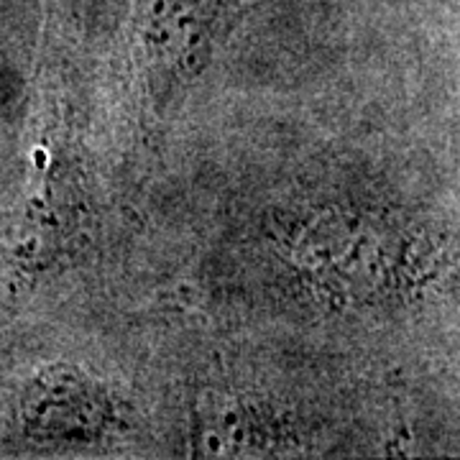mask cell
<instances>
[{
    "instance_id": "6da1fadb",
    "label": "cell",
    "mask_w": 460,
    "mask_h": 460,
    "mask_svg": "<svg viewBox=\"0 0 460 460\" xmlns=\"http://www.w3.org/2000/svg\"><path fill=\"white\" fill-rule=\"evenodd\" d=\"M18 422L36 443H93L120 425L113 394L80 366L57 363L26 384Z\"/></svg>"
},
{
    "instance_id": "7a4b0ae2",
    "label": "cell",
    "mask_w": 460,
    "mask_h": 460,
    "mask_svg": "<svg viewBox=\"0 0 460 460\" xmlns=\"http://www.w3.org/2000/svg\"><path fill=\"white\" fill-rule=\"evenodd\" d=\"M223 0H148L141 44L151 65L174 72L199 66Z\"/></svg>"
}]
</instances>
